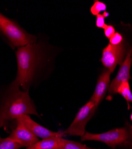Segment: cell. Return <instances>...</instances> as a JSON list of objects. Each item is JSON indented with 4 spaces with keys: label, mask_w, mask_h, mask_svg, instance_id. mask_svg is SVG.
I'll list each match as a JSON object with an SVG mask.
<instances>
[{
    "label": "cell",
    "mask_w": 132,
    "mask_h": 149,
    "mask_svg": "<svg viewBox=\"0 0 132 149\" xmlns=\"http://www.w3.org/2000/svg\"><path fill=\"white\" fill-rule=\"evenodd\" d=\"M55 49L38 35L37 41L15 51L17 68L15 80L23 90H29L48 75L55 57Z\"/></svg>",
    "instance_id": "cell-1"
},
{
    "label": "cell",
    "mask_w": 132,
    "mask_h": 149,
    "mask_svg": "<svg viewBox=\"0 0 132 149\" xmlns=\"http://www.w3.org/2000/svg\"><path fill=\"white\" fill-rule=\"evenodd\" d=\"M29 90H23L14 79L5 88L0 97V128L17 123L19 117L33 115L39 117Z\"/></svg>",
    "instance_id": "cell-2"
},
{
    "label": "cell",
    "mask_w": 132,
    "mask_h": 149,
    "mask_svg": "<svg viewBox=\"0 0 132 149\" xmlns=\"http://www.w3.org/2000/svg\"><path fill=\"white\" fill-rule=\"evenodd\" d=\"M0 38L15 51L19 47L37 41L38 35L28 32L16 20L0 12Z\"/></svg>",
    "instance_id": "cell-3"
},
{
    "label": "cell",
    "mask_w": 132,
    "mask_h": 149,
    "mask_svg": "<svg viewBox=\"0 0 132 149\" xmlns=\"http://www.w3.org/2000/svg\"><path fill=\"white\" fill-rule=\"evenodd\" d=\"M97 107L98 106L91 100L83 106L70 125L63 131L64 135L80 136L81 137L85 135L86 132L85 128L87 123L93 117Z\"/></svg>",
    "instance_id": "cell-4"
},
{
    "label": "cell",
    "mask_w": 132,
    "mask_h": 149,
    "mask_svg": "<svg viewBox=\"0 0 132 149\" xmlns=\"http://www.w3.org/2000/svg\"><path fill=\"white\" fill-rule=\"evenodd\" d=\"M129 139V132L126 128L111 130L101 134L86 132L81 137L82 141H97L104 143L113 148L117 146L125 144Z\"/></svg>",
    "instance_id": "cell-5"
},
{
    "label": "cell",
    "mask_w": 132,
    "mask_h": 149,
    "mask_svg": "<svg viewBox=\"0 0 132 149\" xmlns=\"http://www.w3.org/2000/svg\"><path fill=\"white\" fill-rule=\"evenodd\" d=\"M125 53L124 42L118 45L109 44L103 49L101 61L103 66L113 73L118 64L123 63Z\"/></svg>",
    "instance_id": "cell-6"
},
{
    "label": "cell",
    "mask_w": 132,
    "mask_h": 149,
    "mask_svg": "<svg viewBox=\"0 0 132 149\" xmlns=\"http://www.w3.org/2000/svg\"><path fill=\"white\" fill-rule=\"evenodd\" d=\"M10 139L20 144L23 147H28L39 141L35 135L24 124L17 120L16 125L8 136Z\"/></svg>",
    "instance_id": "cell-7"
},
{
    "label": "cell",
    "mask_w": 132,
    "mask_h": 149,
    "mask_svg": "<svg viewBox=\"0 0 132 149\" xmlns=\"http://www.w3.org/2000/svg\"><path fill=\"white\" fill-rule=\"evenodd\" d=\"M38 138L42 139L51 137H63L66 136L63 131L54 132L47 129L34 121L29 115H23L17 118Z\"/></svg>",
    "instance_id": "cell-8"
},
{
    "label": "cell",
    "mask_w": 132,
    "mask_h": 149,
    "mask_svg": "<svg viewBox=\"0 0 132 149\" xmlns=\"http://www.w3.org/2000/svg\"><path fill=\"white\" fill-rule=\"evenodd\" d=\"M131 53L132 48L127 53L124 61L121 64V66L119 69L117 76L112 81L110 85V87L109 89V93L110 95L117 94V90L119 87V86L125 81H129V80L131 78L130 71L132 62Z\"/></svg>",
    "instance_id": "cell-9"
},
{
    "label": "cell",
    "mask_w": 132,
    "mask_h": 149,
    "mask_svg": "<svg viewBox=\"0 0 132 149\" xmlns=\"http://www.w3.org/2000/svg\"><path fill=\"white\" fill-rule=\"evenodd\" d=\"M111 73V72L106 69L102 72L98 79L94 93L90 99L95 103L97 106H98L102 102L107 91L109 89Z\"/></svg>",
    "instance_id": "cell-10"
},
{
    "label": "cell",
    "mask_w": 132,
    "mask_h": 149,
    "mask_svg": "<svg viewBox=\"0 0 132 149\" xmlns=\"http://www.w3.org/2000/svg\"><path fill=\"white\" fill-rule=\"evenodd\" d=\"M62 137H51L42 139L26 149H57L65 142Z\"/></svg>",
    "instance_id": "cell-11"
},
{
    "label": "cell",
    "mask_w": 132,
    "mask_h": 149,
    "mask_svg": "<svg viewBox=\"0 0 132 149\" xmlns=\"http://www.w3.org/2000/svg\"><path fill=\"white\" fill-rule=\"evenodd\" d=\"M117 93L121 94L128 103L129 107V103H132V93L130 90V85L129 81H125L123 82L117 90Z\"/></svg>",
    "instance_id": "cell-12"
},
{
    "label": "cell",
    "mask_w": 132,
    "mask_h": 149,
    "mask_svg": "<svg viewBox=\"0 0 132 149\" xmlns=\"http://www.w3.org/2000/svg\"><path fill=\"white\" fill-rule=\"evenodd\" d=\"M23 147L9 137L3 139L0 136V149H19Z\"/></svg>",
    "instance_id": "cell-13"
},
{
    "label": "cell",
    "mask_w": 132,
    "mask_h": 149,
    "mask_svg": "<svg viewBox=\"0 0 132 149\" xmlns=\"http://www.w3.org/2000/svg\"><path fill=\"white\" fill-rule=\"evenodd\" d=\"M57 149H93L78 142L66 140L65 142Z\"/></svg>",
    "instance_id": "cell-14"
},
{
    "label": "cell",
    "mask_w": 132,
    "mask_h": 149,
    "mask_svg": "<svg viewBox=\"0 0 132 149\" xmlns=\"http://www.w3.org/2000/svg\"><path fill=\"white\" fill-rule=\"evenodd\" d=\"M106 9V6L105 4L96 0L91 8V12L93 15L97 16L100 14L101 12L105 11Z\"/></svg>",
    "instance_id": "cell-15"
},
{
    "label": "cell",
    "mask_w": 132,
    "mask_h": 149,
    "mask_svg": "<svg viewBox=\"0 0 132 149\" xmlns=\"http://www.w3.org/2000/svg\"><path fill=\"white\" fill-rule=\"evenodd\" d=\"M123 42L122 35L119 33H115L110 39V44L113 45H118Z\"/></svg>",
    "instance_id": "cell-16"
},
{
    "label": "cell",
    "mask_w": 132,
    "mask_h": 149,
    "mask_svg": "<svg viewBox=\"0 0 132 149\" xmlns=\"http://www.w3.org/2000/svg\"><path fill=\"white\" fill-rule=\"evenodd\" d=\"M104 29V34L108 39H110L112 36L115 33V28L112 25H106L103 28Z\"/></svg>",
    "instance_id": "cell-17"
},
{
    "label": "cell",
    "mask_w": 132,
    "mask_h": 149,
    "mask_svg": "<svg viewBox=\"0 0 132 149\" xmlns=\"http://www.w3.org/2000/svg\"><path fill=\"white\" fill-rule=\"evenodd\" d=\"M105 17L103 15H98L97 16V21H96V25L98 28H104V26L106 25L105 22Z\"/></svg>",
    "instance_id": "cell-18"
},
{
    "label": "cell",
    "mask_w": 132,
    "mask_h": 149,
    "mask_svg": "<svg viewBox=\"0 0 132 149\" xmlns=\"http://www.w3.org/2000/svg\"><path fill=\"white\" fill-rule=\"evenodd\" d=\"M128 125L129 126H127V128H126L129 132V139L125 144L132 148V125H130L129 123H128Z\"/></svg>",
    "instance_id": "cell-19"
},
{
    "label": "cell",
    "mask_w": 132,
    "mask_h": 149,
    "mask_svg": "<svg viewBox=\"0 0 132 149\" xmlns=\"http://www.w3.org/2000/svg\"><path fill=\"white\" fill-rule=\"evenodd\" d=\"M102 15H103V16H104L105 17H108V16H109V13H107L106 11H104V13H103Z\"/></svg>",
    "instance_id": "cell-20"
},
{
    "label": "cell",
    "mask_w": 132,
    "mask_h": 149,
    "mask_svg": "<svg viewBox=\"0 0 132 149\" xmlns=\"http://www.w3.org/2000/svg\"><path fill=\"white\" fill-rule=\"evenodd\" d=\"M130 119H131V120L132 121V112H131V115H130Z\"/></svg>",
    "instance_id": "cell-21"
}]
</instances>
